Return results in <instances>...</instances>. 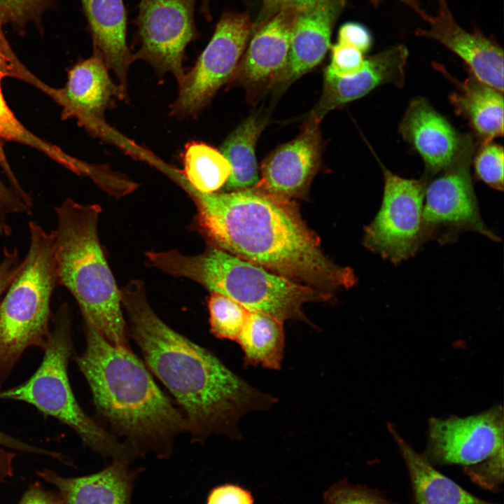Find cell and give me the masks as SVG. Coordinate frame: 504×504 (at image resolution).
<instances>
[{
	"label": "cell",
	"mask_w": 504,
	"mask_h": 504,
	"mask_svg": "<svg viewBox=\"0 0 504 504\" xmlns=\"http://www.w3.org/2000/svg\"><path fill=\"white\" fill-rule=\"evenodd\" d=\"M172 178L193 201L198 230L211 246L333 296L356 284L351 268L326 255L295 201L253 188L204 193L180 172Z\"/></svg>",
	"instance_id": "obj_1"
},
{
	"label": "cell",
	"mask_w": 504,
	"mask_h": 504,
	"mask_svg": "<svg viewBox=\"0 0 504 504\" xmlns=\"http://www.w3.org/2000/svg\"><path fill=\"white\" fill-rule=\"evenodd\" d=\"M120 298L130 336L179 404L192 440L202 443L213 434L240 437L244 415L275 403L276 398L251 386L211 351L165 323L150 304L142 280L120 288Z\"/></svg>",
	"instance_id": "obj_2"
},
{
	"label": "cell",
	"mask_w": 504,
	"mask_h": 504,
	"mask_svg": "<svg viewBox=\"0 0 504 504\" xmlns=\"http://www.w3.org/2000/svg\"><path fill=\"white\" fill-rule=\"evenodd\" d=\"M84 327L86 347L75 360L99 415L134 456L153 452L168 458L176 437L187 432L183 412L131 349L112 345L86 320Z\"/></svg>",
	"instance_id": "obj_3"
},
{
	"label": "cell",
	"mask_w": 504,
	"mask_h": 504,
	"mask_svg": "<svg viewBox=\"0 0 504 504\" xmlns=\"http://www.w3.org/2000/svg\"><path fill=\"white\" fill-rule=\"evenodd\" d=\"M55 210L57 225L52 232L58 285L70 291L83 319L108 342L131 349L120 288L98 236L102 207L67 199Z\"/></svg>",
	"instance_id": "obj_4"
},
{
	"label": "cell",
	"mask_w": 504,
	"mask_h": 504,
	"mask_svg": "<svg viewBox=\"0 0 504 504\" xmlns=\"http://www.w3.org/2000/svg\"><path fill=\"white\" fill-rule=\"evenodd\" d=\"M147 263L169 275L192 280L211 293L224 295L248 312L287 320H309L302 311L309 302L334 296L273 273L211 246L203 253L186 255L172 249L147 251Z\"/></svg>",
	"instance_id": "obj_5"
},
{
	"label": "cell",
	"mask_w": 504,
	"mask_h": 504,
	"mask_svg": "<svg viewBox=\"0 0 504 504\" xmlns=\"http://www.w3.org/2000/svg\"><path fill=\"white\" fill-rule=\"evenodd\" d=\"M29 228V251L0 304V389L24 351L43 349L50 332V299L58 285L54 237L33 221Z\"/></svg>",
	"instance_id": "obj_6"
},
{
	"label": "cell",
	"mask_w": 504,
	"mask_h": 504,
	"mask_svg": "<svg viewBox=\"0 0 504 504\" xmlns=\"http://www.w3.org/2000/svg\"><path fill=\"white\" fill-rule=\"evenodd\" d=\"M43 350V360L31 377L20 385L0 389V399L32 405L72 428L92 451L113 460L130 462L134 455L127 444L120 442L115 435L90 417L74 395L68 376L73 342L70 315L66 304L57 312L55 326Z\"/></svg>",
	"instance_id": "obj_7"
},
{
	"label": "cell",
	"mask_w": 504,
	"mask_h": 504,
	"mask_svg": "<svg viewBox=\"0 0 504 504\" xmlns=\"http://www.w3.org/2000/svg\"><path fill=\"white\" fill-rule=\"evenodd\" d=\"M382 168V204L374 218L364 227L363 244L398 264L413 257L427 240L423 220L426 180L405 178Z\"/></svg>",
	"instance_id": "obj_8"
},
{
	"label": "cell",
	"mask_w": 504,
	"mask_h": 504,
	"mask_svg": "<svg viewBox=\"0 0 504 504\" xmlns=\"http://www.w3.org/2000/svg\"><path fill=\"white\" fill-rule=\"evenodd\" d=\"M253 24L245 13L227 11L195 65L178 83L172 113L179 118L197 115L237 70Z\"/></svg>",
	"instance_id": "obj_9"
},
{
	"label": "cell",
	"mask_w": 504,
	"mask_h": 504,
	"mask_svg": "<svg viewBox=\"0 0 504 504\" xmlns=\"http://www.w3.org/2000/svg\"><path fill=\"white\" fill-rule=\"evenodd\" d=\"M474 150L472 141L451 165L426 181L423 220L427 239L444 244L472 231L499 241L479 210L470 174Z\"/></svg>",
	"instance_id": "obj_10"
},
{
	"label": "cell",
	"mask_w": 504,
	"mask_h": 504,
	"mask_svg": "<svg viewBox=\"0 0 504 504\" xmlns=\"http://www.w3.org/2000/svg\"><path fill=\"white\" fill-rule=\"evenodd\" d=\"M195 0H141L133 23L138 46L135 60L149 63L158 73H172L179 83L188 45L197 38Z\"/></svg>",
	"instance_id": "obj_11"
},
{
	"label": "cell",
	"mask_w": 504,
	"mask_h": 504,
	"mask_svg": "<svg viewBox=\"0 0 504 504\" xmlns=\"http://www.w3.org/2000/svg\"><path fill=\"white\" fill-rule=\"evenodd\" d=\"M503 426L498 405L465 417L431 418L424 456L445 465L479 463L503 449Z\"/></svg>",
	"instance_id": "obj_12"
},
{
	"label": "cell",
	"mask_w": 504,
	"mask_h": 504,
	"mask_svg": "<svg viewBox=\"0 0 504 504\" xmlns=\"http://www.w3.org/2000/svg\"><path fill=\"white\" fill-rule=\"evenodd\" d=\"M320 122L309 118L296 138L265 158L260 165L259 181L253 188L289 200L304 196L321 164Z\"/></svg>",
	"instance_id": "obj_13"
},
{
	"label": "cell",
	"mask_w": 504,
	"mask_h": 504,
	"mask_svg": "<svg viewBox=\"0 0 504 504\" xmlns=\"http://www.w3.org/2000/svg\"><path fill=\"white\" fill-rule=\"evenodd\" d=\"M426 29L415 35L435 40L458 56L481 82L503 92V51L498 42L478 29L468 31L453 17L448 5L438 6L435 15L428 14Z\"/></svg>",
	"instance_id": "obj_14"
},
{
	"label": "cell",
	"mask_w": 504,
	"mask_h": 504,
	"mask_svg": "<svg viewBox=\"0 0 504 504\" xmlns=\"http://www.w3.org/2000/svg\"><path fill=\"white\" fill-rule=\"evenodd\" d=\"M399 130L403 139L422 158L428 178L451 165L473 141L470 135L458 133L421 97L410 102Z\"/></svg>",
	"instance_id": "obj_15"
},
{
	"label": "cell",
	"mask_w": 504,
	"mask_h": 504,
	"mask_svg": "<svg viewBox=\"0 0 504 504\" xmlns=\"http://www.w3.org/2000/svg\"><path fill=\"white\" fill-rule=\"evenodd\" d=\"M407 57V48L399 44L366 57L365 67L354 76L339 77L326 69L322 96L309 117L321 122L330 111L360 99L382 85L402 88Z\"/></svg>",
	"instance_id": "obj_16"
},
{
	"label": "cell",
	"mask_w": 504,
	"mask_h": 504,
	"mask_svg": "<svg viewBox=\"0 0 504 504\" xmlns=\"http://www.w3.org/2000/svg\"><path fill=\"white\" fill-rule=\"evenodd\" d=\"M301 11L284 8L253 31L235 71L240 82L250 88L275 83L286 66L293 28Z\"/></svg>",
	"instance_id": "obj_17"
},
{
	"label": "cell",
	"mask_w": 504,
	"mask_h": 504,
	"mask_svg": "<svg viewBox=\"0 0 504 504\" xmlns=\"http://www.w3.org/2000/svg\"><path fill=\"white\" fill-rule=\"evenodd\" d=\"M345 4L346 0H320L300 12L293 28L286 66L274 84L285 88L321 62Z\"/></svg>",
	"instance_id": "obj_18"
},
{
	"label": "cell",
	"mask_w": 504,
	"mask_h": 504,
	"mask_svg": "<svg viewBox=\"0 0 504 504\" xmlns=\"http://www.w3.org/2000/svg\"><path fill=\"white\" fill-rule=\"evenodd\" d=\"M129 461L115 459L88 475L64 477L50 470L37 472L56 487L62 504H130L134 480L140 469L130 470Z\"/></svg>",
	"instance_id": "obj_19"
},
{
	"label": "cell",
	"mask_w": 504,
	"mask_h": 504,
	"mask_svg": "<svg viewBox=\"0 0 504 504\" xmlns=\"http://www.w3.org/2000/svg\"><path fill=\"white\" fill-rule=\"evenodd\" d=\"M102 57L94 50L87 59L76 64L69 72L66 96L79 118L94 131L104 132V111L115 99H124L125 94L110 78Z\"/></svg>",
	"instance_id": "obj_20"
},
{
	"label": "cell",
	"mask_w": 504,
	"mask_h": 504,
	"mask_svg": "<svg viewBox=\"0 0 504 504\" xmlns=\"http://www.w3.org/2000/svg\"><path fill=\"white\" fill-rule=\"evenodd\" d=\"M87 19L94 50L113 71L125 93L127 73L135 61L127 43V16L123 0H80Z\"/></svg>",
	"instance_id": "obj_21"
},
{
	"label": "cell",
	"mask_w": 504,
	"mask_h": 504,
	"mask_svg": "<svg viewBox=\"0 0 504 504\" xmlns=\"http://www.w3.org/2000/svg\"><path fill=\"white\" fill-rule=\"evenodd\" d=\"M437 69L449 78L456 90L449 95L455 112L465 118L480 144L492 141L503 134V92L481 82L471 74L458 82L436 64Z\"/></svg>",
	"instance_id": "obj_22"
},
{
	"label": "cell",
	"mask_w": 504,
	"mask_h": 504,
	"mask_svg": "<svg viewBox=\"0 0 504 504\" xmlns=\"http://www.w3.org/2000/svg\"><path fill=\"white\" fill-rule=\"evenodd\" d=\"M388 427L407 468L414 504H496L472 495L440 472L424 455L402 439L393 426Z\"/></svg>",
	"instance_id": "obj_23"
},
{
	"label": "cell",
	"mask_w": 504,
	"mask_h": 504,
	"mask_svg": "<svg viewBox=\"0 0 504 504\" xmlns=\"http://www.w3.org/2000/svg\"><path fill=\"white\" fill-rule=\"evenodd\" d=\"M236 341L244 351L246 365L281 368L285 346L284 322L265 314L249 312Z\"/></svg>",
	"instance_id": "obj_24"
},
{
	"label": "cell",
	"mask_w": 504,
	"mask_h": 504,
	"mask_svg": "<svg viewBox=\"0 0 504 504\" xmlns=\"http://www.w3.org/2000/svg\"><path fill=\"white\" fill-rule=\"evenodd\" d=\"M266 120L253 115L243 121L225 140L220 152L231 166V174L225 183V190L234 191L253 188L260 174L255 148L264 130Z\"/></svg>",
	"instance_id": "obj_25"
},
{
	"label": "cell",
	"mask_w": 504,
	"mask_h": 504,
	"mask_svg": "<svg viewBox=\"0 0 504 504\" xmlns=\"http://www.w3.org/2000/svg\"><path fill=\"white\" fill-rule=\"evenodd\" d=\"M183 172L186 180L196 190L216 192L227 183L231 166L216 148L202 142L192 141L185 146Z\"/></svg>",
	"instance_id": "obj_26"
},
{
	"label": "cell",
	"mask_w": 504,
	"mask_h": 504,
	"mask_svg": "<svg viewBox=\"0 0 504 504\" xmlns=\"http://www.w3.org/2000/svg\"><path fill=\"white\" fill-rule=\"evenodd\" d=\"M3 76L4 73L0 71V162L7 172L15 188H18L20 186L11 173L6 160L3 149L1 148L2 141H14L29 145L43 151L49 156L66 166L70 164L71 158L56 146L47 144L35 136L18 121L4 98L1 88V80Z\"/></svg>",
	"instance_id": "obj_27"
},
{
	"label": "cell",
	"mask_w": 504,
	"mask_h": 504,
	"mask_svg": "<svg viewBox=\"0 0 504 504\" xmlns=\"http://www.w3.org/2000/svg\"><path fill=\"white\" fill-rule=\"evenodd\" d=\"M211 332L219 339L237 340L249 312L234 300L211 293L208 300Z\"/></svg>",
	"instance_id": "obj_28"
},
{
	"label": "cell",
	"mask_w": 504,
	"mask_h": 504,
	"mask_svg": "<svg viewBox=\"0 0 504 504\" xmlns=\"http://www.w3.org/2000/svg\"><path fill=\"white\" fill-rule=\"evenodd\" d=\"M503 148L492 141L482 144L472 158L475 176L491 188L503 190Z\"/></svg>",
	"instance_id": "obj_29"
},
{
	"label": "cell",
	"mask_w": 504,
	"mask_h": 504,
	"mask_svg": "<svg viewBox=\"0 0 504 504\" xmlns=\"http://www.w3.org/2000/svg\"><path fill=\"white\" fill-rule=\"evenodd\" d=\"M52 0H0V21L22 30L29 22L41 24L43 12Z\"/></svg>",
	"instance_id": "obj_30"
},
{
	"label": "cell",
	"mask_w": 504,
	"mask_h": 504,
	"mask_svg": "<svg viewBox=\"0 0 504 504\" xmlns=\"http://www.w3.org/2000/svg\"><path fill=\"white\" fill-rule=\"evenodd\" d=\"M472 482L490 491L498 490L503 482V449L487 459L463 467Z\"/></svg>",
	"instance_id": "obj_31"
},
{
	"label": "cell",
	"mask_w": 504,
	"mask_h": 504,
	"mask_svg": "<svg viewBox=\"0 0 504 504\" xmlns=\"http://www.w3.org/2000/svg\"><path fill=\"white\" fill-rule=\"evenodd\" d=\"M331 61L327 70L339 77L354 76L365 67L366 57L358 49L337 42L330 47Z\"/></svg>",
	"instance_id": "obj_32"
},
{
	"label": "cell",
	"mask_w": 504,
	"mask_h": 504,
	"mask_svg": "<svg viewBox=\"0 0 504 504\" xmlns=\"http://www.w3.org/2000/svg\"><path fill=\"white\" fill-rule=\"evenodd\" d=\"M327 504H393L375 491L364 487L340 483L326 496Z\"/></svg>",
	"instance_id": "obj_33"
},
{
	"label": "cell",
	"mask_w": 504,
	"mask_h": 504,
	"mask_svg": "<svg viewBox=\"0 0 504 504\" xmlns=\"http://www.w3.org/2000/svg\"><path fill=\"white\" fill-rule=\"evenodd\" d=\"M206 504H253L249 491L235 484H225L213 488L209 493Z\"/></svg>",
	"instance_id": "obj_34"
},
{
	"label": "cell",
	"mask_w": 504,
	"mask_h": 504,
	"mask_svg": "<svg viewBox=\"0 0 504 504\" xmlns=\"http://www.w3.org/2000/svg\"><path fill=\"white\" fill-rule=\"evenodd\" d=\"M337 42L351 46L365 53L372 46V37L369 30L361 24L346 22L338 31Z\"/></svg>",
	"instance_id": "obj_35"
},
{
	"label": "cell",
	"mask_w": 504,
	"mask_h": 504,
	"mask_svg": "<svg viewBox=\"0 0 504 504\" xmlns=\"http://www.w3.org/2000/svg\"><path fill=\"white\" fill-rule=\"evenodd\" d=\"M320 0H263L260 12L254 22L253 31L262 26L279 10L293 7L301 10L307 9Z\"/></svg>",
	"instance_id": "obj_36"
},
{
	"label": "cell",
	"mask_w": 504,
	"mask_h": 504,
	"mask_svg": "<svg viewBox=\"0 0 504 504\" xmlns=\"http://www.w3.org/2000/svg\"><path fill=\"white\" fill-rule=\"evenodd\" d=\"M29 208L16 194L8 190L0 181V221L6 223L10 214L28 213Z\"/></svg>",
	"instance_id": "obj_37"
},
{
	"label": "cell",
	"mask_w": 504,
	"mask_h": 504,
	"mask_svg": "<svg viewBox=\"0 0 504 504\" xmlns=\"http://www.w3.org/2000/svg\"><path fill=\"white\" fill-rule=\"evenodd\" d=\"M20 264L18 250L9 251L5 248L4 258L0 262V295L11 284Z\"/></svg>",
	"instance_id": "obj_38"
},
{
	"label": "cell",
	"mask_w": 504,
	"mask_h": 504,
	"mask_svg": "<svg viewBox=\"0 0 504 504\" xmlns=\"http://www.w3.org/2000/svg\"><path fill=\"white\" fill-rule=\"evenodd\" d=\"M18 504H62L57 493L45 490L39 483L31 485Z\"/></svg>",
	"instance_id": "obj_39"
},
{
	"label": "cell",
	"mask_w": 504,
	"mask_h": 504,
	"mask_svg": "<svg viewBox=\"0 0 504 504\" xmlns=\"http://www.w3.org/2000/svg\"><path fill=\"white\" fill-rule=\"evenodd\" d=\"M2 23L0 21V71L7 73L12 70L13 64L15 62L14 55L6 40L1 29Z\"/></svg>",
	"instance_id": "obj_40"
},
{
	"label": "cell",
	"mask_w": 504,
	"mask_h": 504,
	"mask_svg": "<svg viewBox=\"0 0 504 504\" xmlns=\"http://www.w3.org/2000/svg\"><path fill=\"white\" fill-rule=\"evenodd\" d=\"M15 457V453L0 449V481H5L13 475Z\"/></svg>",
	"instance_id": "obj_41"
},
{
	"label": "cell",
	"mask_w": 504,
	"mask_h": 504,
	"mask_svg": "<svg viewBox=\"0 0 504 504\" xmlns=\"http://www.w3.org/2000/svg\"><path fill=\"white\" fill-rule=\"evenodd\" d=\"M0 445L18 451L24 448V443L18 439L0 431Z\"/></svg>",
	"instance_id": "obj_42"
},
{
	"label": "cell",
	"mask_w": 504,
	"mask_h": 504,
	"mask_svg": "<svg viewBox=\"0 0 504 504\" xmlns=\"http://www.w3.org/2000/svg\"><path fill=\"white\" fill-rule=\"evenodd\" d=\"M404 4L405 6L411 8L413 11L417 13L422 19H425L428 13L423 8L419 0H397ZM370 1L374 5L377 6L380 0H370Z\"/></svg>",
	"instance_id": "obj_43"
},
{
	"label": "cell",
	"mask_w": 504,
	"mask_h": 504,
	"mask_svg": "<svg viewBox=\"0 0 504 504\" xmlns=\"http://www.w3.org/2000/svg\"><path fill=\"white\" fill-rule=\"evenodd\" d=\"M201 12L204 14L205 18L209 21L211 19L210 10H209V1L210 0H201Z\"/></svg>",
	"instance_id": "obj_44"
},
{
	"label": "cell",
	"mask_w": 504,
	"mask_h": 504,
	"mask_svg": "<svg viewBox=\"0 0 504 504\" xmlns=\"http://www.w3.org/2000/svg\"><path fill=\"white\" fill-rule=\"evenodd\" d=\"M10 232V228L8 225H6L0 222V235L6 234L8 235Z\"/></svg>",
	"instance_id": "obj_45"
},
{
	"label": "cell",
	"mask_w": 504,
	"mask_h": 504,
	"mask_svg": "<svg viewBox=\"0 0 504 504\" xmlns=\"http://www.w3.org/2000/svg\"><path fill=\"white\" fill-rule=\"evenodd\" d=\"M435 1H437L438 6L448 5L447 0H435Z\"/></svg>",
	"instance_id": "obj_46"
}]
</instances>
